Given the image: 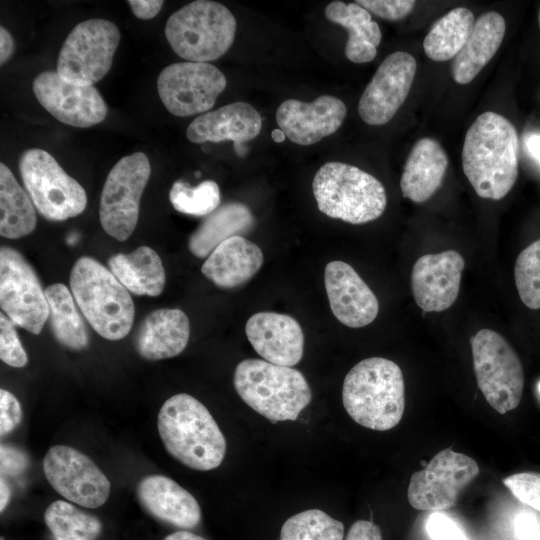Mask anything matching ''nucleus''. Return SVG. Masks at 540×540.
Here are the masks:
<instances>
[{
    "instance_id": "1",
    "label": "nucleus",
    "mask_w": 540,
    "mask_h": 540,
    "mask_svg": "<svg viewBox=\"0 0 540 540\" xmlns=\"http://www.w3.org/2000/svg\"><path fill=\"white\" fill-rule=\"evenodd\" d=\"M519 140L514 125L487 111L469 127L462 148V167L477 195L500 200L518 177Z\"/></svg>"
},
{
    "instance_id": "2",
    "label": "nucleus",
    "mask_w": 540,
    "mask_h": 540,
    "mask_svg": "<svg viewBox=\"0 0 540 540\" xmlns=\"http://www.w3.org/2000/svg\"><path fill=\"white\" fill-rule=\"evenodd\" d=\"M157 427L167 452L191 469H215L225 457L222 431L209 410L189 394L179 393L164 402Z\"/></svg>"
},
{
    "instance_id": "3",
    "label": "nucleus",
    "mask_w": 540,
    "mask_h": 540,
    "mask_svg": "<svg viewBox=\"0 0 540 540\" xmlns=\"http://www.w3.org/2000/svg\"><path fill=\"white\" fill-rule=\"evenodd\" d=\"M342 401L359 425L377 431L395 427L405 409V385L400 367L382 357L357 363L343 381Z\"/></svg>"
},
{
    "instance_id": "4",
    "label": "nucleus",
    "mask_w": 540,
    "mask_h": 540,
    "mask_svg": "<svg viewBox=\"0 0 540 540\" xmlns=\"http://www.w3.org/2000/svg\"><path fill=\"white\" fill-rule=\"evenodd\" d=\"M70 288L79 309L100 336L114 341L128 335L134 303L110 270L91 257H81L71 269Z\"/></svg>"
},
{
    "instance_id": "5",
    "label": "nucleus",
    "mask_w": 540,
    "mask_h": 540,
    "mask_svg": "<svg viewBox=\"0 0 540 540\" xmlns=\"http://www.w3.org/2000/svg\"><path fill=\"white\" fill-rule=\"evenodd\" d=\"M233 383L241 399L272 422L296 420L312 398L299 370L262 359L238 363Z\"/></svg>"
},
{
    "instance_id": "6",
    "label": "nucleus",
    "mask_w": 540,
    "mask_h": 540,
    "mask_svg": "<svg viewBox=\"0 0 540 540\" xmlns=\"http://www.w3.org/2000/svg\"><path fill=\"white\" fill-rule=\"evenodd\" d=\"M318 209L325 215L351 224L379 218L387 205L382 183L356 166L327 162L312 183Z\"/></svg>"
},
{
    "instance_id": "7",
    "label": "nucleus",
    "mask_w": 540,
    "mask_h": 540,
    "mask_svg": "<svg viewBox=\"0 0 540 540\" xmlns=\"http://www.w3.org/2000/svg\"><path fill=\"white\" fill-rule=\"evenodd\" d=\"M236 33V20L221 3L193 1L167 20L165 36L173 51L190 62L216 60L231 47Z\"/></svg>"
},
{
    "instance_id": "8",
    "label": "nucleus",
    "mask_w": 540,
    "mask_h": 540,
    "mask_svg": "<svg viewBox=\"0 0 540 540\" xmlns=\"http://www.w3.org/2000/svg\"><path fill=\"white\" fill-rule=\"evenodd\" d=\"M471 347L477 385L487 402L500 414L515 409L524 389V371L517 353L491 329L478 331Z\"/></svg>"
},
{
    "instance_id": "9",
    "label": "nucleus",
    "mask_w": 540,
    "mask_h": 540,
    "mask_svg": "<svg viewBox=\"0 0 540 540\" xmlns=\"http://www.w3.org/2000/svg\"><path fill=\"white\" fill-rule=\"evenodd\" d=\"M23 184L39 213L48 220L63 221L86 208L84 188L47 151L32 148L19 159Z\"/></svg>"
},
{
    "instance_id": "10",
    "label": "nucleus",
    "mask_w": 540,
    "mask_h": 540,
    "mask_svg": "<svg viewBox=\"0 0 540 540\" xmlns=\"http://www.w3.org/2000/svg\"><path fill=\"white\" fill-rule=\"evenodd\" d=\"M119 41L120 31L109 20L80 22L60 49L56 72L65 81L93 85L109 72Z\"/></svg>"
},
{
    "instance_id": "11",
    "label": "nucleus",
    "mask_w": 540,
    "mask_h": 540,
    "mask_svg": "<svg viewBox=\"0 0 540 540\" xmlns=\"http://www.w3.org/2000/svg\"><path fill=\"white\" fill-rule=\"evenodd\" d=\"M150 174L148 157L136 152L122 157L106 178L99 218L105 232L118 241L127 240L136 228L141 196Z\"/></svg>"
},
{
    "instance_id": "12",
    "label": "nucleus",
    "mask_w": 540,
    "mask_h": 540,
    "mask_svg": "<svg viewBox=\"0 0 540 540\" xmlns=\"http://www.w3.org/2000/svg\"><path fill=\"white\" fill-rule=\"evenodd\" d=\"M0 305L14 325L32 334H39L49 318L35 271L18 251L6 246L0 250Z\"/></svg>"
},
{
    "instance_id": "13",
    "label": "nucleus",
    "mask_w": 540,
    "mask_h": 540,
    "mask_svg": "<svg viewBox=\"0 0 540 540\" xmlns=\"http://www.w3.org/2000/svg\"><path fill=\"white\" fill-rule=\"evenodd\" d=\"M226 85L224 74L204 62L173 63L163 68L157 79L162 103L171 114L180 117L208 111Z\"/></svg>"
},
{
    "instance_id": "14",
    "label": "nucleus",
    "mask_w": 540,
    "mask_h": 540,
    "mask_svg": "<svg viewBox=\"0 0 540 540\" xmlns=\"http://www.w3.org/2000/svg\"><path fill=\"white\" fill-rule=\"evenodd\" d=\"M479 473L471 457L444 449L411 476L407 497L418 510L439 512L454 506L462 489Z\"/></svg>"
},
{
    "instance_id": "15",
    "label": "nucleus",
    "mask_w": 540,
    "mask_h": 540,
    "mask_svg": "<svg viewBox=\"0 0 540 540\" xmlns=\"http://www.w3.org/2000/svg\"><path fill=\"white\" fill-rule=\"evenodd\" d=\"M43 471L52 488L70 502L86 508L102 506L110 482L85 454L70 446H52L44 456Z\"/></svg>"
},
{
    "instance_id": "16",
    "label": "nucleus",
    "mask_w": 540,
    "mask_h": 540,
    "mask_svg": "<svg viewBox=\"0 0 540 540\" xmlns=\"http://www.w3.org/2000/svg\"><path fill=\"white\" fill-rule=\"evenodd\" d=\"M38 102L58 121L80 128L101 123L108 108L93 85L65 81L55 71H44L33 81Z\"/></svg>"
},
{
    "instance_id": "17",
    "label": "nucleus",
    "mask_w": 540,
    "mask_h": 540,
    "mask_svg": "<svg viewBox=\"0 0 540 540\" xmlns=\"http://www.w3.org/2000/svg\"><path fill=\"white\" fill-rule=\"evenodd\" d=\"M416 67L415 58L404 51L383 60L358 103V113L365 123L383 125L393 118L409 94Z\"/></svg>"
},
{
    "instance_id": "18",
    "label": "nucleus",
    "mask_w": 540,
    "mask_h": 540,
    "mask_svg": "<svg viewBox=\"0 0 540 540\" xmlns=\"http://www.w3.org/2000/svg\"><path fill=\"white\" fill-rule=\"evenodd\" d=\"M465 261L455 250L425 254L417 259L411 274L415 302L426 312H441L456 301Z\"/></svg>"
},
{
    "instance_id": "19",
    "label": "nucleus",
    "mask_w": 540,
    "mask_h": 540,
    "mask_svg": "<svg viewBox=\"0 0 540 540\" xmlns=\"http://www.w3.org/2000/svg\"><path fill=\"white\" fill-rule=\"evenodd\" d=\"M347 108L342 100L322 95L313 102L288 99L276 111V121L286 137L298 145H311L336 132Z\"/></svg>"
},
{
    "instance_id": "20",
    "label": "nucleus",
    "mask_w": 540,
    "mask_h": 540,
    "mask_svg": "<svg viewBox=\"0 0 540 540\" xmlns=\"http://www.w3.org/2000/svg\"><path fill=\"white\" fill-rule=\"evenodd\" d=\"M324 283L331 311L342 324L360 328L375 320L378 300L349 264L339 260L329 262L324 270Z\"/></svg>"
},
{
    "instance_id": "21",
    "label": "nucleus",
    "mask_w": 540,
    "mask_h": 540,
    "mask_svg": "<svg viewBox=\"0 0 540 540\" xmlns=\"http://www.w3.org/2000/svg\"><path fill=\"white\" fill-rule=\"evenodd\" d=\"M254 350L266 361L292 367L303 356L304 335L293 317L275 312L253 314L245 325Z\"/></svg>"
},
{
    "instance_id": "22",
    "label": "nucleus",
    "mask_w": 540,
    "mask_h": 540,
    "mask_svg": "<svg viewBox=\"0 0 540 540\" xmlns=\"http://www.w3.org/2000/svg\"><path fill=\"white\" fill-rule=\"evenodd\" d=\"M262 118L246 102H234L196 117L188 126L186 136L197 144L232 141L237 154L244 155L242 144L260 133Z\"/></svg>"
},
{
    "instance_id": "23",
    "label": "nucleus",
    "mask_w": 540,
    "mask_h": 540,
    "mask_svg": "<svg viewBox=\"0 0 540 540\" xmlns=\"http://www.w3.org/2000/svg\"><path fill=\"white\" fill-rule=\"evenodd\" d=\"M137 496L149 514L175 527L191 529L201 521L194 496L167 476L144 477L137 486Z\"/></svg>"
},
{
    "instance_id": "24",
    "label": "nucleus",
    "mask_w": 540,
    "mask_h": 540,
    "mask_svg": "<svg viewBox=\"0 0 540 540\" xmlns=\"http://www.w3.org/2000/svg\"><path fill=\"white\" fill-rule=\"evenodd\" d=\"M190 322L180 309L152 311L141 323L135 340L138 353L147 360H162L179 355L187 346Z\"/></svg>"
},
{
    "instance_id": "25",
    "label": "nucleus",
    "mask_w": 540,
    "mask_h": 540,
    "mask_svg": "<svg viewBox=\"0 0 540 540\" xmlns=\"http://www.w3.org/2000/svg\"><path fill=\"white\" fill-rule=\"evenodd\" d=\"M262 264L261 249L242 236H234L212 251L201 271L217 287L232 289L248 282Z\"/></svg>"
},
{
    "instance_id": "26",
    "label": "nucleus",
    "mask_w": 540,
    "mask_h": 540,
    "mask_svg": "<svg viewBox=\"0 0 540 540\" xmlns=\"http://www.w3.org/2000/svg\"><path fill=\"white\" fill-rule=\"evenodd\" d=\"M448 167L447 154L433 138L420 139L412 148L400 179L405 198L415 203L430 199L440 188Z\"/></svg>"
},
{
    "instance_id": "27",
    "label": "nucleus",
    "mask_w": 540,
    "mask_h": 540,
    "mask_svg": "<svg viewBox=\"0 0 540 540\" xmlns=\"http://www.w3.org/2000/svg\"><path fill=\"white\" fill-rule=\"evenodd\" d=\"M506 23L495 11L482 14L459 53L453 58L451 73L458 84H468L492 59L505 35Z\"/></svg>"
},
{
    "instance_id": "28",
    "label": "nucleus",
    "mask_w": 540,
    "mask_h": 540,
    "mask_svg": "<svg viewBox=\"0 0 540 540\" xmlns=\"http://www.w3.org/2000/svg\"><path fill=\"white\" fill-rule=\"evenodd\" d=\"M325 16L349 32L345 46L348 60L366 63L375 58L382 33L378 23L372 20L370 12L356 2L346 4L332 1L325 8Z\"/></svg>"
},
{
    "instance_id": "29",
    "label": "nucleus",
    "mask_w": 540,
    "mask_h": 540,
    "mask_svg": "<svg viewBox=\"0 0 540 540\" xmlns=\"http://www.w3.org/2000/svg\"><path fill=\"white\" fill-rule=\"evenodd\" d=\"M255 224L249 207L240 202H229L213 211L190 236L188 248L198 257H208L223 241L247 234Z\"/></svg>"
},
{
    "instance_id": "30",
    "label": "nucleus",
    "mask_w": 540,
    "mask_h": 540,
    "mask_svg": "<svg viewBox=\"0 0 540 540\" xmlns=\"http://www.w3.org/2000/svg\"><path fill=\"white\" fill-rule=\"evenodd\" d=\"M108 266L118 281L136 295L158 296L165 286V270L159 255L148 246L111 256Z\"/></svg>"
},
{
    "instance_id": "31",
    "label": "nucleus",
    "mask_w": 540,
    "mask_h": 540,
    "mask_svg": "<svg viewBox=\"0 0 540 540\" xmlns=\"http://www.w3.org/2000/svg\"><path fill=\"white\" fill-rule=\"evenodd\" d=\"M0 234L17 239L29 235L36 227V213L26 192L11 170L0 164Z\"/></svg>"
},
{
    "instance_id": "32",
    "label": "nucleus",
    "mask_w": 540,
    "mask_h": 540,
    "mask_svg": "<svg viewBox=\"0 0 540 540\" xmlns=\"http://www.w3.org/2000/svg\"><path fill=\"white\" fill-rule=\"evenodd\" d=\"M49 306V323L54 337L63 346L81 350L88 345L86 325L75 305L74 297L61 283L49 285L45 289Z\"/></svg>"
},
{
    "instance_id": "33",
    "label": "nucleus",
    "mask_w": 540,
    "mask_h": 540,
    "mask_svg": "<svg viewBox=\"0 0 540 540\" xmlns=\"http://www.w3.org/2000/svg\"><path fill=\"white\" fill-rule=\"evenodd\" d=\"M472 11L464 7L450 10L431 27L423 42L428 58L447 61L454 58L468 40L475 25Z\"/></svg>"
},
{
    "instance_id": "34",
    "label": "nucleus",
    "mask_w": 540,
    "mask_h": 540,
    "mask_svg": "<svg viewBox=\"0 0 540 540\" xmlns=\"http://www.w3.org/2000/svg\"><path fill=\"white\" fill-rule=\"evenodd\" d=\"M44 521L55 540H96L102 529L96 516L62 500L46 508Z\"/></svg>"
},
{
    "instance_id": "35",
    "label": "nucleus",
    "mask_w": 540,
    "mask_h": 540,
    "mask_svg": "<svg viewBox=\"0 0 540 540\" xmlns=\"http://www.w3.org/2000/svg\"><path fill=\"white\" fill-rule=\"evenodd\" d=\"M344 525L322 510L309 509L288 518L280 540H343Z\"/></svg>"
},
{
    "instance_id": "36",
    "label": "nucleus",
    "mask_w": 540,
    "mask_h": 540,
    "mask_svg": "<svg viewBox=\"0 0 540 540\" xmlns=\"http://www.w3.org/2000/svg\"><path fill=\"white\" fill-rule=\"evenodd\" d=\"M169 199L177 211L193 216L211 214L221 200L219 186L211 180L203 181L195 187L176 181L170 189Z\"/></svg>"
},
{
    "instance_id": "37",
    "label": "nucleus",
    "mask_w": 540,
    "mask_h": 540,
    "mask_svg": "<svg viewBox=\"0 0 540 540\" xmlns=\"http://www.w3.org/2000/svg\"><path fill=\"white\" fill-rule=\"evenodd\" d=\"M514 277L521 301L530 309H540V239L518 255Z\"/></svg>"
},
{
    "instance_id": "38",
    "label": "nucleus",
    "mask_w": 540,
    "mask_h": 540,
    "mask_svg": "<svg viewBox=\"0 0 540 540\" xmlns=\"http://www.w3.org/2000/svg\"><path fill=\"white\" fill-rule=\"evenodd\" d=\"M0 358L7 365L15 368L24 367L28 356L20 342L14 323L0 314Z\"/></svg>"
},
{
    "instance_id": "39",
    "label": "nucleus",
    "mask_w": 540,
    "mask_h": 540,
    "mask_svg": "<svg viewBox=\"0 0 540 540\" xmlns=\"http://www.w3.org/2000/svg\"><path fill=\"white\" fill-rule=\"evenodd\" d=\"M503 483L519 501L540 512V473L512 474Z\"/></svg>"
},
{
    "instance_id": "40",
    "label": "nucleus",
    "mask_w": 540,
    "mask_h": 540,
    "mask_svg": "<svg viewBox=\"0 0 540 540\" xmlns=\"http://www.w3.org/2000/svg\"><path fill=\"white\" fill-rule=\"evenodd\" d=\"M425 529L431 540H469L464 530L451 517L441 512L429 515Z\"/></svg>"
},
{
    "instance_id": "41",
    "label": "nucleus",
    "mask_w": 540,
    "mask_h": 540,
    "mask_svg": "<svg viewBox=\"0 0 540 540\" xmlns=\"http://www.w3.org/2000/svg\"><path fill=\"white\" fill-rule=\"evenodd\" d=\"M356 3L368 12L392 21L407 16L416 4L413 0H358Z\"/></svg>"
},
{
    "instance_id": "42",
    "label": "nucleus",
    "mask_w": 540,
    "mask_h": 540,
    "mask_svg": "<svg viewBox=\"0 0 540 540\" xmlns=\"http://www.w3.org/2000/svg\"><path fill=\"white\" fill-rule=\"evenodd\" d=\"M22 419V408L18 399L5 389L0 390V434L13 431Z\"/></svg>"
},
{
    "instance_id": "43",
    "label": "nucleus",
    "mask_w": 540,
    "mask_h": 540,
    "mask_svg": "<svg viewBox=\"0 0 540 540\" xmlns=\"http://www.w3.org/2000/svg\"><path fill=\"white\" fill-rule=\"evenodd\" d=\"M0 454L2 476H16L26 470L29 461L27 455L22 450L2 444Z\"/></svg>"
},
{
    "instance_id": "44",
    "label": "nucleus",
    "mask_w": 540,
    "mask_h": 540,
    "mask_svg": "<svg viewBox=\"0 0 540 540\" xmlns=\"http://www.w3.org/2000/svg\"><path fill=\"white\" fill-rule=\"evenodd\" d=\"M540 531V523L534 513L523 511L514 519V533L518 540H531Z\"/></svg>"
},
{
    "instance_id": "45",
    "label": "nucleus",
    "mask_w": 540,
    "mask_h": 540,
    "mask_svg": "<svg viewBox=\"0 0 540 540\" xmlns=\"http://www.w3.org/2000/svg\"><path fill=\"white\" fill-rule=\"evenodd\" d=\"M345 540H383V537L376 524L367 520H358L350 527Z\"/></svg>"
},
{
    "instance_id": "46",
    "label": "nucleus",
    "mask_w": 540,
    "mask_h": 540,
    "mask_svg": "<svg viewBox=\"0 0 540 540\" xmlns=\"http://www.w3.org/2000/svg\"><path fill=\"white\" fill-rule=\"evenodd\" d=\"M127 3L133 14L143 20L155 17L164 4L162 0H129Z\"/></svg>"
},
{
    "instance_id": "47",
    "label": "nucleus",
    "mask_w": 540,
    "mask_h": 540,
    "mask_svg": "<svg viewBox=\"0 0 540 540\" xmlns=\"http://www.w3.org/2000/svg\"><path fill=\"white\" fill-rule=\"evenodd\" d=\"M14 49V41L9 31L0 27V63L4 64L12 55Z\"/></svg>"
},
{
    "instance_id": "48",
    "label": "nucleus",
    "mask_w": 540,
    "mask_h": 540,
    "mask_svg": "<svg viewBox=\"0 0 540 540\" xmlns=\"http://www.w3.org/2000/svg\"><path fill=\"white\" fill-rule=\"evenodd\" d=\"M527 151L540 166V134H531L525 141Z\"/></svg>"
},
{
    "instance_id": "49",
    "label": "nucleus",
    "mask_w": 540,
    "mask_h": 540,
    "mask_svg": "<svg viewBox=\"0 0 540 540\" xmlns=\"http://www.w3.org/2000/svg\"><path fill=\"white\" fill-rule=\"evenodd\" d=\"M0 490H1L0 512L2 513L7 507L9 500L11 498L10 486L8 485L7 481L2 476H1Z\"/></svg>"
},
{
    "instance_id": "50",
    "label": "nucleus",
    "mask_w": 540,
    "mask_h": 540,
    "mask_svg": "<svg viewBox=\"0 0 540 540\" xmlns=\"http://www.w3.org/2000/svg\"><path fill=\"white\" fill-rule=\"evenodd\" d=\"M163 540H207L199 535H196L189 531H176L168 536H166Z\"/></svg>"
},
{
    "instance_id": "51",
    "label": "nucleus",
    "mask_w": 540,
    "mask_h": 540,
    "mask_svg": "<svg viewBox=\"0 0 540 540\" xmlns=\"http://www.w3.org/2000/svg\"><path fill=\"white\" fill-rule=\"evenodd\" d=\"M271 137L275 142L281 143L285 140L286 135L281 129H274L271 133Z\"/></svg>"
},
{
    "instance_id": "52",
    "label": "nucleus",
    "mask_w": 540,
    "mask_h": 540,
    "mask_svg": "<svg viewBox=\"0 0 540 540\" xmlns=\"http://www.w3.org/2000/svg\"><path fill=\"white\" fill-rule=\"evenodd\" d=\"M531 540H540V531Z\"/></svg>"
},
{
    "instance_id": "53",
    "label": "nucleus",
    "mask_w": 540,
    "mask_h": 540,
    "mask_svg": "<svg viewBox=\"0 0 540 540\" xmlns=\"http://www.w3.org/2000/svg\"><path fill=\"white\" fill-rule=\"evenodd\" d=\"M537 391H538V393H539V395H540V381H539L538 384H537Z\"/></svg>"
},
{
    "instance_id": "54",
    "label": "nucleus",
    "mask_w": 540,
    "mask_h": 540,
    "mask_svg": "<svg viewBox=\"0 0 540 540\" xmlns=\"http://www.w3.org/2000/svg\"><path fill=\"white\" fill-rule=\"evenodd\" d=\"M538 24H539V28H540V7H539V13H538Z\"/></svg>"
},
{
    "instance_id": "55",
    "label": "nucleus",
    "mask_w": 540,
    "mask_h": 540,
    "mask_svg": "<svg viewBox=\"0 0 540 540\" xmlns=\"http://www.w3.org/2000/svg\"><path fill=\"white\" fill-rule=\"evenodd\" d=\"M0 540H4V538H1Z\"/></svg>"
}]
</instances>
